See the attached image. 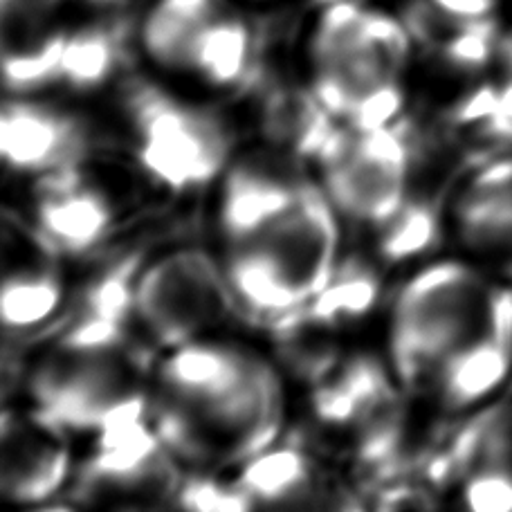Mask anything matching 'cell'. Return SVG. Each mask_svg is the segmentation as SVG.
<instances>
[{
  "label": "cell",
  "instance_id": "5b68a950",
  "mask_svg": "<svg viewBox=\"0 0 512 512\" xmlns=\"http://www.w3.org/2000/svg\"><path fill=\"white\" fill-rule=\"evenodd\" d=\"M36 411L63 432L95 434L146 418L142 373L128 346H52L30 378Z\"/></svg>",
  "mask_w": 512,
  "mask_h": 512
},
{
  "label": "cell",
  "instance_id": "83f0119b",
  "mask_svg": "<svg viewBox=\"0 0 512 512\" xmlns=\"http://www.w3.org/2000/svg\"><path fill=\"white\" fill-rule=\"evenodd\" d=\"M452 21H486L497 9V0H429Z\"/></svg>",
  "mask_w": 512,
  "mask_h": 512
},
{
  "label": "cell",
  "instance_id": "6da1fadb",
  "mask_svg": "<svg viewBox=\"0 0 512 512\" xmlns=\"http://www.w3.org/2000/svg\"><path fill=\"white\" fill-rule=\"evenodd\" d=\"M155 432L189 461H250L277 441L274 373L234 346L191 342L164 358L153 398Z\"/></svg>",
  "mask_w": 512,
  "mask_h": 512
},
{
  "label": "cell",
  "instance_id": "484cf974",
  "mask_svg": "<svg viewBox=\"0 0 512 512\" xmlns=\"http://www.w3.org/2000/svg\"><path fill=\"white\" fill-rule=\"evenodd\" d=\"M441 227V198L409 191L398 212L378 227V248L387 261H405L434 245Z\"/></svg>",
  "mask_w": 512,
  "mask_h": 512
},
{
  "label": "cell",
  "instance_id": "52a82bcc",
  "mask_svg": "<svg viewBox=\"0 0 512 512\" xmlns=\"http://www.w3.org/2000/svg\"><path fill=\"white\" fill-rule=\"evenodd\" d=\"M324 194L346 218L378 230L398 212L414 176V142L405 128H340L319 158Z\"/></svg>",
  "mask_w": 512,
  "mask_h": 512
},
{
  "label": "cell",
  "instance_id": "9c48e42d",
  "mask_svg": "<svg viewBox=\"0 0 512 512\" xmlns=\"http://www.w3.org/2000/svg\"><path fill=\"white\" fill-rule=\"evenodd\" d=\"M171 456L146 418L106 427L93 434L90 454L79 468V495L102 506H149L176 495L180 481Z\"/></svg>",
  "mask_w": 512,
  "mask_h": 512
},
{
  "label": "cell",
  "instance_id": "8992f818",
  "mask_svg": "<svg viewBox=\"0 0 512 512\" xmlns=\"http://www.w3.org/2000/svg\"><path fill=\"white\" fill-rule=\"evenodd\" d=\"M126 113L137 160L164 187H205L230 164V133L212 113L142 81L128 88Z\"/></svg>",
  "mask_w": 512,
  "mask_h": 512
},
{
  "label": "cell",
  "instance_id": "f1b7e54d",
  "mask_svg": "<svg viewBox=\"0 0 512 512\" xmlns=\"http://www.w3.org/2000/svg\"><path fill=\"white\" fill-rule=\"evenodd\" d=\"M501 77H512V27H508L506 32L499 34V43H497V59Z\"/></svg>",
  "mask_w": 512,
  "mask_h": 512
},
{
  "label": "cell",
  "instance_id": "44dd1931",
  "mask_svg": "<svg viewBox=\"0 0 512 512\" xmlns=\"http://www.w3.org/2000/svg\"><path fill=\"white\" fill-rule=\"evenodd\" d=\"M239 488L252 506H308L324 495V474L297 445H270L243 463Z\"/></svg>",
  "mask_w": 512,
  "mask_h": 512
},
{
  "label": "cell",
  "instance_id": "5bb4252c",
  "mask_svg": "<svg viewBox=\"0 0 512 512\" xmlns=\"http://www.w3.org/2000/svg\"><path fill=\"white\" fill-rule=\"evenodd\" d=\"M70 447L63 429L39 411L7 409L0 436V492L7 501L36 506L52 499L70 477Z\"/></svg>",
  "mask_w": 512,
  "mask_h": 512
},
{
  "label": "cell",
  "instance_id": "ba28073f",
  "mask_svg": "<svg viewBox=\"0 0 512 512\" xmlns=\"http://www.w3.org/2000/svg\"><path fill=\"white\" fill-rule=\"evenodd\" d=\"M225 268L200 250H178L142 268L135 286V324L162 349H178L232 313Z\"/></svg>",
  "mask_w": 512,
  "mask_h": 512
},
{
  "label": "cell",
  "instance_id": "9a60e30c",
  "mask_svg": "<svg viewBox=\"0 0 512 512\" xmlns=\"http://www.w3.org/2000/svg\"><path fill=\"white\" fill-rule=\"evenodd\" d=\"M115 221L106 191L81 164L39 178L30 223L59 254H81L104 239Z\"/></svg>",
  "mask_w": 512,
  "mask_h": 512
},
{
  "label": "cell",
  "instance_id": "4fadbf2b",
  "mask_svg": "<svg viewBox=\"0 0 512 512\" xmlns=\"http://www.w3.org/2000/svg\"><path fill=\"white\" fill-rule=\"evenodd\" d=\"M57 250L27 221H3V324L5 331L30 333L61 313L63 281Z\"/></svg>",
  "mask_w": 512,
  "mask_h": 512
},
{
  "label": "cell",
  "instance_id": "ac0fdd59",
  "mask_svg": "<svg viewBox=\"0 0 512 512\" xmlns=\"http://www.w3.org/2000/svg\"><path fill=\"white\" fill-rule=\"evenodd\" d=\"M68 34L54 21L52 0H3V77L9 93L57 84Z\"/></svg>",
  "mask_w": 512,
  "mask_h": 512
},
{
  "label": "cell",
  "instance_id": "2e32d148",
  "mask_svg": "<svg viewBox=\"0 0 512 512\" xmlns=\"http://www.w3.org/2000/svg\"><path fill=\"white\" fill-rule=\"evenodd\" d=\"M142 256L128 252L81 286L54 331V346H128Z\"/></svg>",
  "mask_w": 512,
  "mask_h": 512
},
{
  "label": "cell",
  "instance_id": "603a6c76",
  "mask_svg": "<svg viewBox=\"0 0 512 512\" xmlns=\"http://www.w3.org/2000/svg\"><path fill=\"white\" fill-rule=\"evenodd\" d=\"M225 9V0H155L142 23L144 52L162 68L182 70L200 30Z\"/></svg>",
  "mask_w": 512,
  "mask_h": 512
},
{
  "label": "cell",
  "instance_id": "7402d4cb",
  "mask_svg": "<svg viewBox=\"0 0 512 512\" xmlns=\"http://www.w3.org/2000/svg\"><path fill=\"white\" fill-rule=\"evenodd\" d=\"M256 43L250 23L225 9L191 43L185 68L216 88H234L252 77Z\"/></svg>",
  "mask_w": 512,
  "mask_h": 512
},
{
  "label": "cell",
  "instance_id": "7a4b0ae2",
  "mask_svg": "<svg viewBox=\"0 0 512 512\" xmlns=\"http://www.w3.org/2000/svg\"><path fill=\"white\" fill-rule=\"evenodd\" d=\"M409 54L405 23L353 0H333L310 41L315 95L346 126L393 124L402 108Z\"/></svg>",
  "mask_w": 512,
  "mask_h": 512
},
{
  "label": "cell",
  "instance_id": "ffe728a7",
  "mask_svg": "<svg viewBox=\"0 0 512 512\" xmlns=\"http://www.w3.org/2000/svg\"><path fill=\"white\" fill-rule=\"evenodd\" d=\"M261 131L277 149L319 162L337 135L335 117L315 90L279 84L263 95Z\"/></svg>",
  "mask_w": 512,
  "mask_h": 512
},
{
  "label": "cell",
  "instance_id": "3957f363",
  "mask_svg": "<svg viewBox=\"0 0 512 512\" xmlns=\"http://www.w3.org/2000/svg\"><path fill=\"white\" fill-rule=\"evenodd\" d=\"M335 212L324 191L313 187L290 212L230 245L223 268L234 299L268 324L306 306L337 268Z\"/></svg>",
  "mask_w": 512,
  "mask_h": 512
},
{
  "label": "cell",
  "instance_id": "d4e9b609",
  "mask_svg": "<svg viewBox=\"0 0 512 512\" xmlns=\"http://www.w3.org/2000/svg\"><path fill=\"white\" fill-rule=\"evenodd\" d=\"M122 59V36L111 25H88L68 34L57 81L77 90L106 84Z\"/></svg>",
  "mask_w": 512,
  "mask_h": 512
},
{
  "label": "cell",
  "instance_id": "d6986e66",
  "mask_svg": "<svg viewBox=\"0 0 512 512\" xmlns=\"http://www.w3.org/2000/svg\"><path fill=\"white\" fill-rule=\"evenodd\" d=\"M461 241L512 279V158L474 173L454 207Z\"/></svg>",
  "mask_w": 512,
  "mask_h": 512
},
{
  "label": "cell",
  "instance_id": "7c38bea8",
  "mask_svg": "<svg viewBox=\"0 0 512 512\" xmlns=\"http://www.w3.org/2000/svg\"><path fill=\"white\" fill-rule=\"evenodd\" d=\"M512 373V292L497 288L488 315L429 378L445 411L463 414L504 387Z\"/></svg>",
  "mask_w": 512,
  "mask_h": 512
},
{
  "label": "cell",
  "instance_id": "4316f807",
  "mask_svg": "<svg viewBox=\"0 0 512 512\" xmlns=\"http://www.w3.org/2000/svg\"><path fill=\"white\" fill-rule=\"evenodd\" d=\"M173 497H176L180 508L187 510L239 512L254 508L250 497L239 488V483H221L209 477H196L180 483Z\"/></svg>",
  "mask_w": 512,
  "mask_h": 512
},
{
  "label": "cell",
  "instance_id": "277c9868",
  "mask_svg": "<svg viewBox=\"0 0 512 512\" xmlns=\"http://www.w3.org/2000/svg\"><path fill=\"white\" fill-rule=\"evenodd\" d=\"M497 288L459 261L425 268L398 295L391 317L393 367L405 387L429 382L488 315Z\"/></svg>",
  "mask_w": 512,
  "mask_h": 512
},
{
  "label": "cell",
  "instance_id": "30bf717a",
  "mask_svg": "<svg viewBox=\"0 0 512 512\" xmlns=\"http://www.w3.org/2000/svg\"><path fill=\"white\" fill-rule=\"evenodd\" d=\"M319 423L351 438L360 461L378 465L396 456L402 414L396 387L376 362L353 358L315 382Z\"/></svg>",
  "mask_w": 512,
  "mask_h": 512
},
{
  "label": "cell",
  "instance_id": "e0dca14e",
  "mask_svg": "<svg viewBox=\"0 0 512 512\" xmlns=\"http://www.w3.org/2000/svg\"><path fill=\"white\" fill-rule=\"evenodd\" d=\"M86 149V131L72 115L25 99L5 102L0 153L9 171L41 178L77 167L84 162Z\"/></svg>",
  "mask_w": 512,
  "mask_h": 512
},
{
  "label": "cell",
  "instance_id": "cb8c5ba5",
  "mask_svg": "<svg viewBox=\"0 0 512 512\" xmlns=\"http://www.w3.org/2000/svg\"><path fill=\"white\" fill-rule=\"evenodd\" d=\"M378 290L380 279L373 268H369L367 263H360L358 259H351L346 263H337L333 277L328 279L326 286L306 306H301L290 315L335 333L340 326L367 315L378 297Z\"/></svg>",
  "mask_w": 512,
  "mask_h": 512
},
{
  "label": "cell",
  "instance_id": "8fae6325",
  "mask_svg": "<svg viewBox=\"0 0 512 512\" xmlns=\"http://www.w3.org/2000/svg\"><path fill=\"white\" fill-rule=\"evenodd\" d=\"M313 187L304 160L277 146L239 155L225 169L218 212L227 248L290 212Z\"/></svg>",
  "mask_w": 512,
  "mask_h": 512
}]
</instances>
